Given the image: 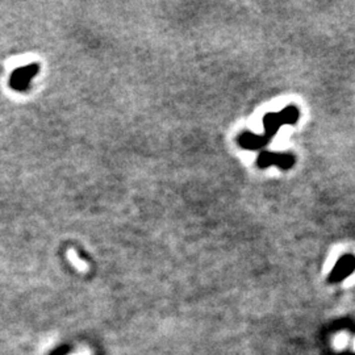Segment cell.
Listing matches in <instances>:
<instances>
[{
  "label": "cell",
  "mask_w": 355,
  "mask_h": 355,
  "mask_svg": "<svg viewBox=\"0 0 355 355\" xmlns=\"http://www.w3.org/2000/svg\"><path fill=\"white\" fill-rule=\"evenodd\" d=\"M355 269V258L352 257V255H346L342 259H340V262L337 263L336 269L332 273V277H330V281L333 282H338L342 281L345 278L350 275L352 271H354Z\"/></svg>",
  "instance_id": "1"
},
{
  "label": "cell",
  "mask_w": 355,
  "mask_h": 355,
  "mask_svg": "<svg viewBox=\"0 0 355 355\" xmlns=\"http://www.w3.org/2000/svg\"><path fill=\"white\" fill-rule=\"evenodd\" d=\"M270 155H271V158H274V159L267 158L266 154L262 155L261 159H259V165H261L262 167H265V166L267 165H271L273 162H277L278 165H281L282 167H288V166H291L292 162H293L292 157H288V155H277V154H270Z\"/></svg>",
  "instance_id": "2"
}]
</instances>
